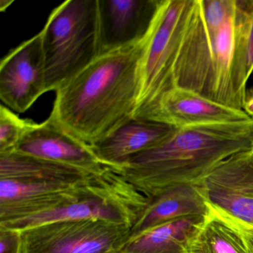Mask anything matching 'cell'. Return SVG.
Listing matches in <instances>:
<instances>
[{
    "label": "cell",
    "instance_id": "cell-18",
    "mask_svg": "<svg viewBox=\"0 0 253 253\" xmlns=\"http://www.w3.org/2000/svg\"><path fill=\"white\" fill-rule=\"evenodd\" d=\"M253 72V0H235L232 84L241 107Z\"/></svg>",
    "mask_w": 253,
    "mask_h": 253
},
{
    "label": "cell",
    "instance_id": "cell-23",
    "mask_svg": "<svg viewBox=\"0 0 253 253\" xmlns=\"http://www.w3.org/2000/svg\"><path fill=\"white\" fill-rule=\"evenodd\" d=\"M14 2L13 0H1L0 1V11L3 12L11 4Z\"/></svg>",
    "mask_w": 253,
    "mask_h": 253
},
{
    "label": "cell",
    "instance_id": "cell-3",
    "mask_svg": "<svg viewBox=\"0 0 253 253\" xmlns=\"http://www.w3.org/2000/svg\"><path fill=\"white\" fill-rule=\"evenodd\" d=\"M235 14V0H195L173 67L172 88L243 110L232 84Z\"/></svg>",
    "mask_w": 253,
    "mask_h": 253
},
{
    "label": "cell",
    "instance_id": "cell-15",
    "mask_svg": "<svg viewBox=\"0 0 253 253\" xmlns=\"http://www.w3.org/2000/svg\"><path fill=\"white\" fill-rule=\"evenodd\" d=\"M188 253H253V234L239 220L208 203Z\"/></svg>",
    "mask_w": 253,
    "mask_h": 253
},
{
    "label": "cell",
    "instance_id": "cell-11",
    "mask_svg": "<svg viewBox=\"0 0 253 253\" xmlns=\"http://www.w3.org/2000/svg\"><path fill=\"white\" fill-rule=\"evenodd\" d=\"M14 151L75 166L98 175L111 169L97 159L90 145L71 133L51 115L41 124L32 121Z\"/></svg>",
    "mask_w": 253,
    "mask_h": 253
},
{
    "label": "cell",
    "instance_id": "cell-1",
    "mask_svg": "<svg viewBox=\"0 0 253 253\" xmlns=\"http://www.w3.org/2000/svg\"><path fill=\"white\" fill-rule=\"evenodd\" d=\"M148 38L101 54L65 83L56 91L51 115L90 146L134 118Z\"/></svg>",
    "mask_w": 253,
    "mask_h": 253
},
{
    "label": "cell",
    "instance_id": "cell-8",
    "mask_svg": "<svg viewBox=\"0 0 253 253\" xmlns=\"http://www.w3.org/2000/svg\"><path fill=\"white\" fill-rule=\"evenodd\" d=\"M47 92L46 69L41 32L11 50L0 63V99L24 113Z\"/></svg>",
    "mask_w": 253,
    "mask_h": 253
},
{
    "label": "cell",
    "instance_id": "cell-4",
    "mask_svg": "<svg viewBox=\"0 0 253 253\" xmlns=\"http://www.w3.org/2000/svg\"><path fill=\"white\" fill-rule=\"evenodd\" d=\"M41 32L47 91H56L100 55L98 0H67Z\"/></svg>",
    "mask_w": 253,
    "mask_h": 253
},
{
    "label": "cell",
    "instance_id": "cell-5",
    "mask_svg": "<svg viewBox=\"0 0 253 253\" xmlns=\"http://www.w3.org/2000/svg\"><path fill=\"white\" fill-rule=\"evenodd\" d=\"M195 0H161L141 62L140 92L134 118L152 120L172 88V71Z\"/></svg>",
    "mask_w": 253,
    "mask_h": 253
},
{
    "label": "cell",
    "instance_id": "cell-9",
    "mask_svg": "<svg viewBox=\"0 0 253 253\" xmlns=\"http://www.w3.org/2000/svg\"><path fill=\"white\" fill-rule=\"evenodd\" d=\"M203 184L209 204L248 226L253 234V148L225 160Z\"/></svg>",
    "mask_w": 253,
    "mask_h": 253
},
{
    "label": "cell",
    "instance_id": "cell-16",
    "mask_svg": "<svg viewBox=\"0 0 253 253\" xmlns=\"http://www.w3.org/2000/svg\"><path fill=\"white\" fill-rule=\"evenodd\" d=\"M100 175L75 166L25 155L16 151L0 154V179L78 183Z\"/></svg>",
    "mask_w": 253,
    "mask_h": 253
},
{
    "label": "cell",
    "instance_id": "cell-22",
    "mask_svg": "<svg viewBox=\"0 0 253 253\" xmlns=\"http://www.w3.org/2000/svg\"><path fill=\"white\" fill-rule=\"evenodd\" d=\"M243 110L249 117L253 118V89L249 90L246 92Z\"/></svg>",
    "mask_w": 253,
    "mask_h": 253
},
{
    "label": "cell",
    "instance_id": "cell-7",
    "mask_svg": "<svg viewBox=\"0 0 253 253\" xmlns=\"http://www.w3.org/2000/svg\"><path fill=\"white\" fill-rule=\"evenodd\" d=\"M119 181L106 193L23 218L0 223V228L21 231L50 222L99 219L126 223L133 227L149 198L121 175Z\"/></svg>",
    "mask_w": 253,
    "mask_h": 253
},
{
    "label": "cell",
    "instance_id": "cell-19",
    "mask_svg": "<svg viewBox=\"0 0 253 253\" xmlns=\"http://www.w3.org/2000/svg\"><path fill=\"white\" fill-rule=\"evenodd\" d=\"M80 183H61L0 179V203L60 193L69 190Z\"/></svg>",
    "mask_w": 253,
    "mask_h": 253
},
{
    "label": "cell",
    "instance_id": "cell-10",
    "mask_svg": "<svg viewBox=\"0 0 253 253\" xmlns=\"http://www.w3.org/2000/svg\"><path fill=\"white\" fill-rule=\"evenodd\" d=\"M161 0H98L100 54L137 45L152 32Z\"/></svg>",
    "mask_w": 253,
    "mask_h": 253
},
{
    "label": "cell",
    "instance_id": "cell-6",
    "mask_svg": "<svg viewBox=\"0 0 253 253\" xmlns=\"http://www.w3.org/2000/svg\"><path fill=\"white\" fill-rule=\"evenodd\" d=\"M131 226L99 219L60 220L19 231L21 253H111L119 252Z\"/></svg>",
    "mask_w": 253,
    "mask_h": 253
},
{
    "label": "cell",
    "instance_id": "cell-17",
    "mask_svg": "<svg viewBox=\"0 0 253 253\" xmlns=\"http://www.w3.org/2000/svg\"><path fill=\"white\" fill-rule=\"evenodd\" d=\"M204 217L175 219L129 238L119 253H188L192 237Z\"/></svg>",
    "mask_w": 253,
    "mask_h": 253
},
{
    "label": "cell",
    "instance_id": "cell-14",
    "mask_svg": "<svg viewBox=\"0 0 253 253\" xmlns=\"http://www.w3.org/2000/svg\"><path fill=\"white\" fill-rule=\"evenodd\" d=\"M149 198V204L131 228L129 238L175 219L204 217L208 211L204 184L179 185Z\"/></svg>",
    "mask_w": 253,
    "mask_h": 253
},
{
    "label": "cell",
    "instance_id": "cell-20",
    "mask_svg": "<svg viewBox=\"0 0 253 253\" xmlns=\"http://www.w3.org/2000/svg\"><path fill=\"white\" fill-rule=\"evenodd\" d=\"M31 123L21 119L9 108L0 106V154L15 150Z\"/></svg>",
    "mask_w": 253,
    "mask_h": 253
},
{
    "label": "cell",
    "instance_id": "cell-2",
    "mask_svg": "<svg viewBox=\"0 0 253 253\" xmlns=\"http://www.w3.org/2000/svg\"><path fill=\"white\" fill-rule=\"evenodd\" d=\"M253 148V118L177 128L161 143L115 172L148 198L179 186H201L225 160Z\"/></svg>",
    "mask_w": 253,
    "mask_h": 253
},
{
    "label": "cell",
    "instance_id": "cell-21",
    "mask_svg": "<svg viewBox=\"0 0 253 253\" xmlns=\"http://www.w3.org/2000/svg\"><path fill=\"white\" fill-rule=\"evenodd\" d=\"M0 253H21L19 231L0 228Z\"/></svg>",
    "mask_w": 253,
    "mask_h": 253
},
{
    "label": "cell",
    "instance_id": "cell-12",
    "mask_svg": "<svg viewBox=\"0 0 253 253\" xmlns=\"http://www.w3.org/2000/svg\"><path fill=\"white\" fill-rule=\"evenodd\" d=\"M249 119L251 118L243 110L213 101L194 91L174 87L163 96L152 120L181 128Z\"/></svg>",
    "mask_w": 253,
    "mask_h": 253
},
{
    "label": "cell",
    "instance_id": "cell-13",
    "mask_svg": "<svg viewBox=\"0 0 253 253\" xmlns=\"http://www.w3.org/2000/svg\"><path fill=\"white\" fill-rule=\"evenodd\" d=\"M176 128L160 121L133 118L91 147L97 159L115 171L134 155L158 146Z\"/></svg>",
    "mask_w": 253,
    "mask_h": 253
},
{
    "label": "cell",
    "instance_id": "cell-24",
    "mask_svg": "<svg viewBox=\"0 0 253 253\" xmlns=\"http://www.w3.org/2000/svg\"><path fill=\"white\" fill-rule=\"evenodd\" d=\"M119 253L118 252H115V253Z\"/></svg>",
    "mask_w": 253,
    "mask_h": 253
}]
</instances>
